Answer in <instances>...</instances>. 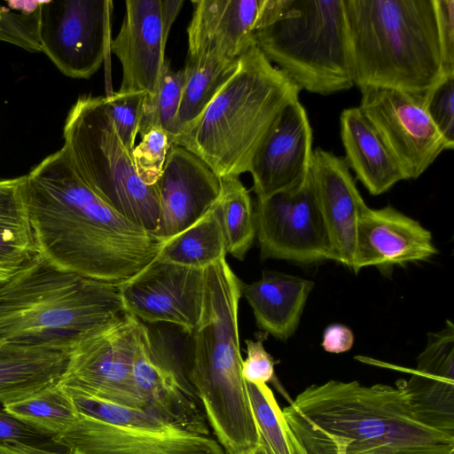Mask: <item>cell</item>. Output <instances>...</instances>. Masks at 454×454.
Wrapping results in <instances>:
<instances>
[{
  "label": "cell",
  "instance_id": "1",
  "mask_svg": "<svg viewBox=\"0 0 454 454\" xmlns=\"http://www.w3.org/2000/svg\"><path fill=\"white\" fill-rule=\"evenodd\" d=\"M20 192L38 254L60 270L121 284L151 263L165 242L106 204L63 147L22 176Z\"/></svg>",
  "mask_w": 454,
  "mask_h": 454
},
{
  "label": "cell",
  "instance_id": "2",
  "mask_svg": "<svg viewBox=\"0 0 454 454\" xmlns=\"http://www.w3.org/2000/svg\"><path fill=\"white\" fill-rule=\"evenodd\" d=\"M282 411L306 454H454V435L423 420L403 380L395 387L328 380Z\"/></svg>",
  "mask_w": 454,
  "mask_h": 454
},
{
  "label": "cell",
  "instance_id": "3",
  "mask_svg": "<svg viewBox=\"0 0 454 454\" xmlns=\"http://www.w3.org/2000/svg\"><path fill=\"white\" fill-rule=\"evenodd\" d=\"M199 323L191 333L185 376L225 454H247L260 442L242 376L239 335L241 280L225 257L204 270Z\"/></svg>",
  "mask_w": 454,
  "mask_h": 454
},
{
  "label": "cell",
  "instance_id": "4",
  "mask_svg": "<svg viewBox=\"0 0 454 454\" xmlns=\"http://www.w3.org/2000/svg\"><path fill=\"white\" fill-rule=\"evenodd\" d=\"M125 312L119 284L60 270L36 254L0 285V340L69 352Z\"/></svg>",
  "mask_w": 454,
  "mask_h": 454
},
{
  "label": "cell",
  "instance_id": "5",
  "mask_svg": "<svg viewBox=\"0 0 454 454\" xmlns=\"http://www.w3.org/2000/svg\"><path fill=\"white\" fill-rule=\"evenodd\" d=\"M354 85L425 93L444 76L434 0H343Z\"/></svg>",
  "mask_w": 454,
  "mask_h": 454
},
{
  "label": "cell",
  "instance_id": "6",
  "mask_svg": "<svg viewBox=\"0 0 454 454\" xmlns=\"http://www.w3.org/2000/svg\"><path fill=\"white\" fill-rule=\"evenodd\" d=\"M301 90L254 44L194 124L173 143L200 157L219 178L249 172L281 111Z\"/></svg>",
  "mask_w": 454,
  "mask_h": 454
},
{
  "label": "cell",
  "instance_id": "7",
  "mask_svg": "<svg viewBox=\"0 0 454 454\" xmlns=\"http://www.w3.org/2000/svg\"><path fill=\"white\" fill-rule=\"evenodd\" d=\"M254 44L301 90L351 88L343 0H262Z\"/></svg>",
  "mask_w": 454,
  "mask_h": 454
},
{
  "label": "cell",
  "instance_id": "8",
  "mask_svg": "<svg viewBox=\"0 0 454 454\" xmlns=\"http://www.w3.org/2000/svg\"><path fill=\"white\" fill-rule=\"evenodd\" d=\"M63 138L62 147L82 179L116 212L155 235L160 213L157 184L140 179L105 97H80L68 112Z\"/></svg>",
  "mask_w": 454,
  "mask_h": 454
},
{
  "label": "cell",
  "instance_id": "9",
  "mask_svg": "<svg viewBox=\"0 0 454 454\" xmlns=\"http://www.w3.org/2000/svg\"><path fill=\"white\" fill-rule=\"evenodd\" d=\"M79 416L55 440L70 454H225L211 433L58 384Z\"/></svg>",
  "mask_w": 454,
  "mask_h": 454
},
{
  "label": "cell",
  "instance_id": "10",
  "mask_svg": "<svg viewBox=\"0 0 454 454\" xmlns=\"http://www.w3.org/2000/svg\"><path fill=\"white\" fill-rule=\"evenodd\" d=\"M144 325L126 311L82 336L70 349L58 384L114 403L145 409L132 380L134 356Z\"/></svg>",
  "mask_w": 454,
  "mask_h": 454
},
{
  "label": "cell",
  "instance_id": "11",
  "mask_svg": "<svg viewBox=\"0 0 454 454\" xmlns=\"http://www.w3.org/2000/svg\"><path fill=\"white\" fill-rule=\"evenodd\" d=\"M113 11L111 0L42 1L41 51L63 74L90 78L111 51Z\"/></svg>",
  "mask_w": 454,
  "mask_h": 454
},
{
  "label": "cell",
  "instance_id": "12",
  "mask_svg": "<svg viewBox=\"0 0 454 454\" xmlns=\"http://www.w3.org/2000/svg\"><path fill=\"white\" fill-rule=\"evenodd\" d=\"M254 218L262 260L303 264L332 260L328 233L309 176L301 186L256 198Z\"/></svg>",
  "mask_w": 454,
  "mask_h": 454
},
{
  "label": "cell",
  "instance_id": "13",
  "mask_svg": "<svg viewBox=\"0 0 454 454\" xmlns=\"http://www.w3.org/2000/svg\"><path fill=\"white\" fill-rule=\"evenodd\" d=\"M360 109L397 161L406 179L419 177L449 150L424 106V93L363 86Z\"/></svg>",
  "mask_w": 454,
  "mask_h": 454
},
{
  "label": "cell",
  "instance_id": "14",
  "mask_svg": "<svg viewBox=\"0 0 454 454\" xmlns=\"http://www.w3.org/2000/svg\"><path fill=\"white\" fill-rule=\"evenodd\" d=\"M204 270L155 258L119 284L126 311L147 323H169L191 334L202 309Z\"/></svg>",
  "mask_w": 454,
  "mask_h": 454
},
{
  "label": "cell",
  "instance_id": "15",
  "mask_svg": "<svg viewBox=\"0 0 454 454\" xmlns=\"http://www.w3.org/2000/svg\"><path fill=\"white\" fill-rule=\"evenodd\" d=\"M132 380L147 410L211 433L201 404L175 356L144 325L132 364Z\"/></svg>",
  "mask_w": 454,
  "mask_h": 454
},
{
  "label": "cell",
  "instance_id": "16",
  "mask_svg": "<svg viewBox=\"0 0 454 454\" xmlns=\"http://www.w3.org/2000/svg\"><path fill=\"white\" fill-rule=\"evenodd\" d=\"M312 129L299 100L280 113L258 147L249 169L256 198L302 185L312 156Z\"/></svg>",
  "mask_w": 454,
  "mask_h": 454
},
{
  "label": "cell",
  "instance_id": "17",
  "mask_svg": "<svg viewBox=\"0 0 454 454\" xmlns=\"http://www.w3.org/2000/svg\"><path fill=\"white\" fill-rule=\"evenodd\" d=\"M160 213L155 235L166 241L200 219L217 201L220 178L197 155L171 145L157 183Z\"/></svg>",
  "mask_w": 454,
  "mask_h": 454
},
{
  "label": "cell",
  "instance_id": "18",
  "mask_svg": "<svg viewBox=\"0 0 454 454\" xmlns=\"http://www.w3.org/2000/svg\"><path fill=\"white\" fill-rule=\"evenodd\" d=\"M308 176L328 233L332 260L352 269L357 221L367 206L347 161L317 148Z\"/></svg>",
  "mask_w": 454,
  "mask_h": 454
},
{
  "label": "cell",
  "instance_id": "19",
  "mask_svg": "<svg viewBox=\"0 0 454 454\" xmlns=\"http://www.w3.org/2000/svg\"><path fill=\"white\" fill-rule=\"evenodd\" d=\"M437 254L431 232L392 206L366 207L356 225L352 270L386 269L426 261Z\"/></svg>",
  "mask_w": 454,
  "mask_h": 454
},
{
  "label": "cell",
  "instance_id": "20",
  "mask_svg": "<svg viewBox=\"0 0 454 454\" xmlns=\"http://www.w3.org/2000/svg\"><path fill=\"white\" fill-rule=\"evenodd\" d=\"M126 12L111 51L119 59V90L154 93L165 59L160 0H127Z\"/></svg>",
  "mask_w": 454,
  "mask_h": 454
},
{
  "label": "cell",
  "instance_id": "21",
  "mask_svg": "<svg viewBox=\"0 0 454 454\" xmlns=\"http://www.w3.org/2000/svg\"><path fill=\"white\" fill-rule=\"evenodd\" d=\"M262 0L192 1L188 57L238 59L254 44V25Z\"/></svg>",
  "mask_w": 454,
  "mask_h": 454
},
{
  "label": "cell",
  "instance_id": "22",
  "mask_svg": "<svg viewBox=\"0 0 454 454\" xmlns=\"http://www.w3.org/2000/svg\"><path fill=\"white\" fill-rule=\"evenodd\" d=\"M313 286L309 279L264 270L261 278L254 282L241 281L240 294L250 305L262 333L286 340L299 325Z\"/></svg>",
  "mask_w": 454,
  "mask_h": 454
},
{
  "label": "cell",
  "instance_id": "23",
  "mask_svg": "<svg viewBox=\"0 0 454 454\" xmlns=\"http://www.w3.org/2000/svg\"><path fill=\"white\" fill-rule=\"evenodd\" d=\"M340 136L348 168L372 195L405 180L397 161L360 107L340 114Z\"/></svg>",
  "mask_w": 454,
  "mask_h": 454
},
{
  "label": "cell",
  "instance_id": "24",
  "mask_svg": "<svg viewBox=\"0 0 454 454\" xmlns=\"http://www.w3.org/2000/svg\"><path fill=\"white\" fill-rule=\"evenodd\" d=\"M69 352L0 340V403L30 396L58 384Z\"/></svg>",
  "mask_w": 454,
  "mask_h": 454
},
{
  "label": "cell",
  "instance_id": "25",
  "mask_svg": "<svg viewBox=\"0 0 454 454\" xmlns=\"http://www.w3.org/2000/svg\"><path fill=\"white\" fill-rule=\"evenodd\" d=\"M407 390L423 405L434 410L454 405V326L428 333L427 343L417 358Z\"/></svg>",
  "mask_w": 454,
  "mask_h": 454
},
{
  "label": "cell",
  "instance_id": "26",
  "mask_svg": "<svg viewBox=\"0 0 454 454\" xmlns=\"http://www.w3.org/2000/svg\"><path fill=\"white\" fill-rule=\"evenodd\" d=\"M21 180L22 176L0 178V285L38 254L22 201Z\"/></svg>",
  "mask_w": 454,
  "mask_h": 454
},
{
  "label": "cell",
  "instance_id": "27",
  "mask_svg": "<svg viewBox=\"0 0 454 454\" xmlns=\"http://www.w3.org/2000/svg\"><path fill=\"white\" fill-rule=\"evenodd\" d=\"M238 67L239 59L211 56L188 59L184 67V82L176 120L175 140L194 124Z\"/></svg>",
  "mask_w": 454,
  "mask_h": 454
},
{
  "label": "cell",
  "instance_id": "28",
  "mask_svg": "<svg viewBox=\"0 0 454 454\" xmlns=\"http://www.w3.org/2000/svg\"><path fill=\"white\" fill-rule=\"evenodd\" d=\"M226 254L218 198L200 219L166 240L156 258L188 268L206 270L225 257Z\"/></svg>",
  "mask_w": 454,
  "mask_h": 454
},
{
  "label": "cell",
  "instance_id": "29",
  "mask_svg": "<svg viewBox=\"0 0 454 454\" xmlns=\"http://www.w3.org/2000/svg\"><path fill=\"white\" fill-rule=\"evenodd\" d=\"M220 181V220L226 251L242 261L256 237L251 197L239 177H224Z\"/></svg>",
  "mask_w": 454,
  "mask_h": 454
},
{
  "label": "cell",
  "instance_id": "30",
  "mask_svg": "<svg viewBox=\"0 0 454 454\" xmlns=\"http://www.w3.org/2000/svg\"><path fill=\"white\" fill-rule=\"evenodd\" d=\"M3 410L53 437L66 431L79 416L72 400L58 384L3 404Z\"/></svg>",
  "mask_w": 454,
  "mask_h": 454
},
{
  "label": "cell",
  "instance_id": "31",
  "mask_svg": "<svg viewBox=\"0 0 454 454\" xmlns=\"http://www.w3.org/2000/svg\"><path fill=\"white\" fill-rule=\"evenodd\" d=\"M246 387L258 433L270 454H306L267 384L246 381Z\"/></svg>",
  "mask_w": 454,
  "mask_h": 454
},
{
  "label": "cell",
  "instance_id": "32",
  "mask_svg": "<svg viewBox=\"0 0 454 454\" xmlns=\"http://www.w3.org/2000/svg\"><path fill=\"white\" fill-rule=\"evenodd\" d=\"M184 82V70L174 71L166 59L161 74L153 94L144 101L138 134L143 137L153 129H160L169 137L173 144L176 133V120L181 101Z\"/></svg>",
  "mask_w": 454,
  "mask_h": 454
},
{
  "label": "cell",
  "instance_id": "33",
  "mask_svg": "<svg viewBox=\"0 0 454 454\" xmlns=\"http://www.w3.org/2000/svg\"><path fill=\"white\" fill-rule=\"evenodd\" d=\"M42 1H9L0 4V41L32 52L41 51L39 6Z\"/></svg>",
  "mask_w": 454,
  "mask_h": 454
},
{
  "label": "cell",
  "instance_id": "34",
  "mask_svg": "<svg viewBox=\"0 0 454 454\" xmlns=\"http://www.w3.org/2000/svg\"><path fill=\"white\" fill-rule=\"evenodd\" d=\"M146 94L141 90H118L105 97L115 130L129 153L135 147Z\"/></svg>",
  "mask_w": 454,
  "mask_h": 454
},
{
  "label": "cell",
  "instance_id": "35",
  "mask_svg": "<svg viewBox=\"0 0 454 454\" xmlns=\"http://www.w3.org/2000/svg\"><path fill=\"white\" fill-rule=\"evenodd\" d=\"M0 443L9 444L23 450H34L48 454H70L55 437L45 434L0 411Z\"/></svg>",
  "mask_w": 454,
  "mask_h": 454
},
{
  "label": "cell",
  "instance_id": "36",
  "mask_svg": "<svg viewBox=\"0 0 454 454\" xmlns=\"http://www.w3.org/2000/svg\"><path fill=\"white\" fill-rule=\"evenodd\" d=\"M141 138L131 157L140 179L147 185H156L171 145L169 137L160 129H153Z\"/></svg>",
  "mask_w": 454,
  "mask_h": 454
},
{
  "label": "cell",
  "instance_id": "37",
  "mask_svg": "<svg viewBox=\"0 0 454 454\" xmlns=\"http://www.w3.org/2000/svg\"><path fill=\"white\" fill-rule=\"evenodd\" d=\"M424 106L449 150L454 147V75L442 79L424 93Z\"/></svg>",
  "mask_w": 454,
  "mask_h": 454
},
{
  "label": "cell",
  "instance_id": "38",
  "mask_svg": "<svg viewBox=\"0 0 454 454\" xmlns=\"http://www.w3.org/2000/svg\"><path fill=\"white\" fill-rule=\"evenodd\" d=\"M266 336L262 333L255 340H246L247 356L242 362V376L247 382L266 384L275 378V361L263 345Z\"/></svg>",
  "mask_w": 454,
  "mask_h": 454
},
{
  "label": "cell",
  "instance_id": "39",
  "mask_svg": "<svg viewBox=\"0 0 454 454\" xmlns=\"http://www.w3.org/2000/svg\"><path fill=\"white\" fill-rule=\"evenodd\" d=\"M444 76L454 75V1L434 0Z\"/></svg>",
  "mask_w": 454,
  "mask_h": 454
},
{
  "label": "cell",
  "instance_id": "40",
  "mask_svg": "<svg viewBox=\"0 0 454 454\" xmlns=\"http://www.w3.org/2000/svg\"><path fill=\"white\" fill-rule=\"evenodd\" d=\"M354 339L350 328L343 325L333 324L325 330L322 346L327 352L343 353L352 348Z\"/></svg>",
  "mask_w": 454,
  "mask_h": 454
},
{
  "label": "cell",
  "instance_id": "41",
  "mask_svg": "<svg viewBox=\"0 0 454 454\" xmlns=\"http://www.w3.org/2000/svg\"><path fill=\"white\" fill-rule=\"evenodd\" d=\"M184 0H160L163 39L167 43L169 31L181 11Z\"/></svg>",
  "mask_w": 454,
  "mask_h": 454
},
{
  "label": "cell",
  "instance_id": "42",
  "mask_svg": "<svg viewBox=\"0 0 454 454\" xmlns=\"http://www.w3.org/2000/svg\"><path fill=\"white\" fill-rule=\"evenodd\" d=\"M0 454H48L40 450H23L12 445L0 443Z\"/></svg>",
  "mask_w": 454,
  "mask_h": 454
},
{
  "label": "cell",
  "instance_id": "43",
  "mask_svg": "<svg viewBox=\"0 0 454 454\" xmlns=\"http://www.w3.org/2000/svg\"><path fill=\"white\" fill-rule=\"evenodd\" d=\"M247 454H270L264 442L260 437L259 444Z\"/></svg>",
  "mask_w": 454,
  "mask_h": 454
}]
</instances>
